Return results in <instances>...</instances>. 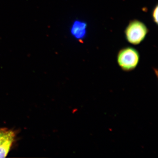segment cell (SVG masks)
Returning a JSON list of instances; mask_svg holds the SVG:
<instances>
[{"label":"cell","mask_w":158,"mask_h":158,"mask_svg":"<svg viewBox=\"0 0 158 158\" xmlns=\"http://www.w3.org/2000/svg\"><path fill=\"white\" fill-rule=\"evenodd\" d=\"M140 59L139 52L131 47L122 49L117 54V63L120 68L126 72L134 70L138 66Z\"/></svg>","instance_id":"obj_1"},{"label":"cell","mask_w":158,"mask_h":158,"mask_svg":"<svg viewBox=\"0 0 158 158\" xmlns=\"http://www.w3.org/2000/svg\"><path fill=\"white\" fill-rule=\"evenodd\" d=\"M148 32L147 26L142 22L136 19L130 22L124 34L127 42L133 45H138L144 40Z\"/></svg>","instance_id":"obj_2"},{"label":"cell","mask_w":158,"mask_h":158,"mask_svg":"<svg viewBox=\"0 0 158 158\" xmlns=\"http://www.w3.org/2000/svg\"><path fill=\"white\" fill-rule=\"evenodd\" d=\"M87 28L88 24L86 22L79 19L75 20L70 27L71 35L74 39L82 42L87 36Z\"/></svg>","instance_id":"obj_3"},{"label":"cell","mask_w":158,"mask_h":158,"mask_svg":"<svg viewBox=\"0 0 158 158\" xmlns=\"http://www.w3.org/2000/svg\"><path fill=\"white\" fill-rule=\"evenodd\" d=\"M14 138H9L0 145V158L6 157L11 148Z\"/></svg>","instance_id":"obj_4"},{"label":"cell","mask_w":158,"mask_h":158,"mask_svg":"<svg viewBox=\"0 0 158 158\" xmlns=\"http://www.w3.org/2000/svg\"><path fill=\"white\" fill-rule=\"evenodd\" d=\"M12 138H14V134L13 132L7 130H0V145L6 140Z\"/></svg>","instance_id":"obj_5"},{"label":"cell","mask_w":158,"mask_h":158,"mask_svg":"<svg viewBox=\"0 0 158 158\" xmlns=\"http://www.w3.org/2000/svg\"><path fill=\"white\" fill-rule=\"evenodd\" d=\"M152 17L153 21L156 24H158V6L156 5L155 8L153 10L152 12Z\"/></svg>","instance_id":"obj_6"}]
</instances>
